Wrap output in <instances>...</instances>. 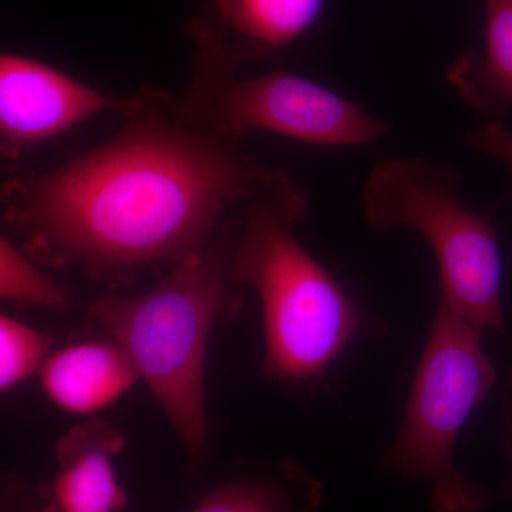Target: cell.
<instances>
[{"instance_id":"obj_1","label":"cell","mask_w":512,"mask_h":512,"mask_svg":"<svg viewBox=\"0 0 512 512\" xmlns=\"http://www.w3.org/2000/svg\"><path fill=\"white\" fill-rule=\"evenodd\" d=\"M127 114L106 143L6 188L9 221L43 261L104 281L173 266L272 173L241 136L171 117L164 101L134 99Z\"/></svg>"},{"instance_id":"obj_2","label":"cell","mask_w":512,"mask_h":512,"mask_svg":"<svg viewBox=\"0 0 512 512\" xmlns=\"http://www.w3.org/2000/svg\"><path fill=\"white\" fill-rule=\"evenodd\" d=\"M305 194L271 173L245 202L231 259L232 284L258 293L264 311L266 375L302 382L323 372L369 329L362 309L295 237L308 212Z\"/></svg>"},{"instance_id":"obj_3","label":"cell","mask_w":512,"mask_h":512,"mask_svg":"<svg viewBox=\"0 0 512 512\" xmlns=\"http://www.w3.org/2000/svg\"><path fill=\"white\" fill-rule=\"evenodd\" d=\"M232 252L208 242L173 265L151 291L103 296L90 306L194 458L207 446L205 362L212 326L229 299Z\"/></svg>"},{"instance_id":"obj_4","label":"cell","mask_w":512,"mask_h":512,"mask_svg":"<svg viewBox=\"0 0 512 512\" xmlns=\"http://www.w3.org/2000/svg\"><path fill=\"white\" fill-rule=\"evenodd\" d=\"M461 174L424 158H390L370 171L363 214L375 231L406 227L429 242L439 265L440 299L477 329L505 330L503 264L490 218L458 200Z\"/></svg>"},{"instance_id":"obj_5","label":"cell","mask_w":512,"mask_h":512,"mask_svg":"<svg viewBox=\"0 0 512 512\" xmlns=\"http://www.w3.org/2000/svg\"><path fill=\"white\" fill-rule=\"evenodd\" d=\"M494 382L481 330L439 298L402 427L380 466L430 483L434 512H480L487 504L483 490L458 473L453 450Z\"/></svg>"},{"instance_id":"obj_6","label":"cell","mask_w":512,"mask_h":512,"mask_svg":"<svg viewBox=\"0 0 512 512\" xmlns=\"http://www.w3.org/2000/svg\"><path fill=\"white\" fill-rule=\"evenodd\" d=\"M239 64L201 50L198 73L178 116L195 126L242 136L264 130L323 147H362L390 130L328 87L286 72L239 79Z\"/></svg>"},{"instance_id":"obj_7","label":"cell","mask_w":512,"mask_h":512,"mask_svg":"<svg viewBox=\"0 0 512 512\" xmlns=\"http://www.w3.org/2000/svg\"><path fill=\"white\" fill-rule=\"evenodd\" d=\"M133 100L111 99L42 62L22 55L0 57V134L3 150L15 151L50 140L83 121Z\"/></svg>"},{"instance_id":"obj_8","label":"cell","mask_w":512,"mask_h":512,"mask_svg":"<svg viewBox=\"0 0 512 512\" xmlns=\"http://www.w3.org/2000/svg\"><path fill=\"white\" fill-rule=\"evenodd\" d=\"M123 446L119 431L103 420L64 434L56 446L59 470L37 490V512L123 511L128 497L113 464Z\"/></svg>"},{"instance_id":"obj_9","label":"cell","mask_w":512,"mask_h":512,"mask_svg":"<svg viewBox=\"0 0 512 512\" xmlns=\"http://www.w3.org/2000/svg\"><path fill=\"white\" fill-rule=\"evenodd\" d=\"M323 6L325 0H205L194 33L201 49L239 64L266 59L305 35Z\"/></svg>"},{"instance_id":"obj_10","label":"cell","mask_w":512,"mask_h":512,"mask_svg":"<svg viewBox=\"0 0 512 512\" xmlns=\"http://www.w3.org/2000/svg\"><path fill=\"white\" fill-rule=\"evenodd\" d=\"M140 377L117 343L67 346L43 363V389L60 409L92 414L119 400Z\"/></svg>"},{"instance_id":"obj_11","label":"cell","mask_w":512,"mask_h":512,"mask_svg":"<svg viewBox=\"0 0 512 512\" xmlns=\"http://www.w3.org/2000/svg\"><path fill=\"white\" fill-rule=\"evenodd\" d=\"M484 50L451 63L447 82L468 106L498 117L512 110V0H484Z\"/></svg>"},{"instance_id":"obj_12","label":"cell","mask_w":512,"mask_h":512,"mask_svg":"<svg viewBox=\"0 0 512 512\" xmlns=\"http://www.w3.org/2000/svg\"><path fill=\"white\" fill-rule=\"evenodd\" d=\"M319 503L318 483L299 468L281 466L225 481L191 512H309Z\"/></svg>"},{"instance_id":"obj_13","label":"cell","mask_w":512,"mask_h":512,"mask_svg":"<svg viewBox=\"0 0 512 512\" xmlns=\"http://www.w3.org/2000/svg\"><path fill=\"white\" fill-rule=\"evenodd\" d=\"M0 296L20 305L64 311L69 295L39 271L9 239H0Z\"/></svg>"},{"instance_id":"obj_14","label":"cell","mask_w":512,"mask_h":512,"mask_svg":"<svg viewBox=\"0 0 512 512\" xmlns=\"http://www.w3.org/2000/svg\"><path fill=\"white\" fill-rule=\"evenodd\" d=\"M49 348L42 332L19 320L0 318V389L8 392L35 373Z\"/></svg>"},{"instance_id":"obj_15","label":"cell","mask_w":512,"mask_h":512,"mask_svg":"<svg viewBox=\"0 0 512 512\" xmlns=\"http://www.w3.org/2000/svg\"><path fill=\"white\" fill-rule=\"evenodd\" d=\"M468 146L501 161L512 175V133L503 121L494 120L467 133Z\"/></svg>"},{"instance_id":"obj_16","label":"cell","mask_w":512,"mask_h":512,"mask_svg":"<svg viewBox=\"0 0 512 512\" xmlns=\"http://www.w3.org/2000/svg\"><path fill=\"white\" fill-rule=\"evenodd\" d=\"M2 512H37L36 498L20 483H8L3 488Z\"/></svg>"}]
</instances>
